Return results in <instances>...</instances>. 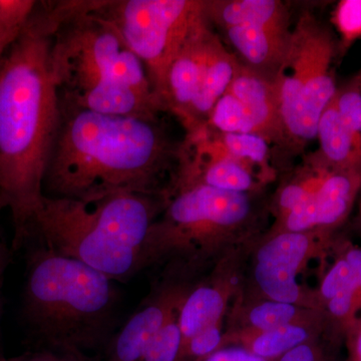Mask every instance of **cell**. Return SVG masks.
I'll return each mask as SVG.
<instances>
[{
    "label": "cell",
    "mask_w": 361,
    "mask_h": 361,
    "mask_svg": "<svg viewBox=\"0 0 361 361\" xmlns=\"http://www.w3.org/2000/svg\"><path fill=\"white\" fill-rule=\"evenodd\" d=\"M221 30L242 66L275 80L288 51L292 28L238 25Z\"/></svg>",
    "instance_id": "cell-14"
},
{
    "label": "cell",
    "mask_w": 361,
    "mask_h": 361,
    "mask_svg": "<svg viewBox=\"0 0 361 361\" xmlns=\"http://www.w3.org/2000/svg\"><path fill=\"white\" fill-rule=\"evenodd\" d=\"M68 0L37 1L0 66V211L11 212L13 249L25 246L44 199V178L59 118L52 35Z\"/></svg>",
    "instance_id": "cell-2"
},
{
    "label": "cell",
    "mask_w": 361,
    "mask_h": 361,
    "mask_svg": "<svg viewBox=\"0 0 361 361\" xmlns=\"http://www.w3.org/2000/svg\"><path fill=\"white\" fill-rule=\"evenodd\" d=\"M1 211H0V215H1ZM9 252L8 249L4 243V239H2L1 233H0V290H1L2 280H4V272L8 264Z\"/></svg>",
    "instance_id": "cell-30"
},
{
    "label": "cell",
    "mask_w": 361,
    "mask_h": 361,
    "mask_svg": "<svg viewBox=\"0 0 361 361\" xmlns=\"http://www.w3.org/2000/svg\"><path fill=\"white\" fill-rule=\"evenodd\" d=\"M176 310L149 344L142 361H176L182 349L183 337Z\"/></svg>",
    "instance_id": "cell-22"
},
{
    "label": "cell",
    "mask_w": 361,
    "mask_h": 361,
    "mask_svg": "<svg viewBox=\"0 0 361 361\" xmlns=\"http://www.w3.org/2000/svg\"><path fill=\"white\" fill-rule=\"evenodd\" d=\"M319 149L316 153L334 169L361 165V142L342 120L334 99L323 111L316 130Z\"/></svg>",
    "instance_id": "cell-16"
},
{
    "label": "cell",
    "mask_w": 361,
    "mask_h": 361,
    "mask_svg": "<svg viewBox=\"0 0 361 361\" xmlns=\"http://www.w3.org/2000/svg\"><path fill=\"white\" fill-rule=\"evenodd\" d=\"M280 361H315V356L310 346L301 344L285 353Z\"/></svg>",
    "instance_id": "cell-28"
},
{
    "label": "cell",
    "mask_w": 361,
    "mask_h": 361,
    "mask_svg": "<svg viewBox=\"0 0 361 361\" xmlns=\"http://www.w3.org/2000/svg\"><path fill=\"white\" fill-rule=\"evenodd\" d=\"M97 0H68L52 35L51 61L59 96L97 113L151 116L167 114L148 73Z\"/></svg>",
    "instance_id": "cell-3"
},
{
    "label": "cell",
    "mask_w": 361,
    "mask_h": 361,
    "mask_svg": "<svg viewBox=\"0 0 361 361\" xmlns=\"http://www.w3.org/2000/svg\"><path fill=\"white\" fill-rule=\"evenodd\" d=\"M94 11L142 61L163 103L169 68L204 16V0H97Z\"/></svg>",
    "instance_id": "cell-8"
},
{
    "label": "cell",
    "mask_w": 361,
    "mask_h": 361,
    "mask_svg": "<svg viewBox=\"0 0 361 361\" xmlns=\"http://www.w3.org/2000/svg\"><path fill=\"white\" fill-rule=\"evenodd\" d=\"M221 341H222V334H221L220 324L214 325V326L202 330L196 336L190 338L182 346L180 353L183 351H186L188 355L202 357V356L209 355L216 350L220 345Z\"/></svg>",
    "instance_id": "cell-25"
},
{
    "label": "cell",
    "mask_w": 361,
    "mask_h": 361,
    "mask_svg": "<svg viewBox=\"0 0 361 361\" xmlns=\"http://www.w3.org/2000/svg\"><path fill=\"white\" fill-rule=\"evenodd\" d=\"M204 13L220 30L238 25L292 28L288 6L279 0H204Z\"/></svg>",
    "instance_id": "cell-15"
},
{
    "label": "cell",
    "mask_w": 361,
    "mask_h": 361,
    "mask_svg": "<svg viewBox=\"0 0 361 361\" xmlns=\"http://www.w3.org/2000/svg\"><path fill=\"white\" fill-rule=\"evenodd\" d=\"M361 190V165L331 169L310 198L280 220L279 232L325 231L348 217Z\"/></svg>",
    "instance_id": "cell-11"
},
{
    "label": "cell",
    "mask_w": 361,
    "mask_h": 361,
    "mask_svg": "<svg viewBox=\"0 0 361 361\" xmlns=\"http://www.w3.org/2000/svg\"><path fill=\"white\" fill-rule=\"evenodd\" d=\"M258 196L201 183H177L142 246V270L169 259L188 266L198 264L224 236L257 222Z\"/></svg>",
    "instance_id": "cell-6"
},
{
    "label": "cell",
    "mask_w": 361,
    "mask_h": 361,
    "mask_svg": "<svg viewBox=\"0 0 361 361\" xmlns=\"http://www.w3.org/2000/svg\"><path fill=\"white\" fill-rule=\"evenodd\" d=\"M33 242L21 307L26 329L40 350L87 360V351L110 343L115 336L118 282Z\"/></svg>",
    "instance_id": "cell-4"
},
{
    "label": "cell",
    "mask_w": 361,
    "mask_h": 361,
    "mask_svg": "<svg viewBox=\"0 0 361 361\" xmlns=\"http://www.w3.org/2000/svg\"><path fill=\"white\" fill-rule=\"evenodd\" d=\"M228 90L244 104L261 137L277 149L276 158L287 154L274 80L240 65Z\"/></svg>",
    "instance_id": "cell-13"
},
{
    "label": "cell",
    "mask_w": 361,
    "mask_h": 361,
    "mask_svg": "<svg viewBox=\"0 0 361 361\" xmlns=\"http://www.w3.org/2000/svg\"><path fill=\"white\" fill-rule=\"evenodd\" d=\"M317 232H278L259 249L254 278L269 300L298 302L297 274L312 253Z\"/></svg>",
    "instance_id": "cell-10"
},
{
    "label": "cell",
    "mask_w": 361,
    "mask_h": 361,
    "mask_svg": "<svg viewBox=\"0 0 361 361\" xmlns=\"http://www.w3.org/2000/svg\"><path fill=\"white\" fill-rule=\"evenodd\" d=\"M334 23L341 37L342 47L361 39V0H342L334 11Z\"/></svg>",
    "instance_id": "cell-24"
},
{
    "label": "cell",
    "mask_w": 361,
    "mask_h": 361,
    "mask_svg": "<svg viewBox=\"0 0 361 361\" xmlns=\"http://www.w3.org/2000/svg\"><path fill=\"white\" fill-rule=\"evenodd\" d=\"M203 125L223 134L260 135L257 126L244 104L228 90L214 106Z\"/></svg>",
    "instance_id": "cell-18"
},
{
    "label": "cell",
    "mask_w": 361,
    "mask_h": 361,
    "mask_svg": "<svg viewBox=\"0 0 361 361\" xmlns=\"http://www.w3.org/2000/svg\"><path fill=\"white\" fill-rule=\"evenodd\" d=\"M225 47L204 13L171 63L161 97L166 111L182 128L189 122L214 63Z\"/></svg>",
    "instance_id": "cell-9"
},
{
    "label": "cell",
    "mask_w": 361,
    "mask_h": 361,
    "mask_svg": "<svg viewBox=\"0 0 361 361\" xmlns=\"http://www.w3.org/2000/svg\"><path fill=\"white\" fill-rule=\"evenodd\" d=\"M336 52L329 28L311 11H302L274 80L287 155H297L316 139L320 116L337 90L332 70Z\"/></svg>",
    "instance_id": "cell-7"
},
{
    "label": "cell",
    "mask_w": 361,
    "mask_h": 361,
    "mask_svg": "<svg viewBox=\"0 0 361 361\" xmlns=\"http://www.w3.org/2000/svg\"><path fill=\"white\" fill-rule=\"evenodd\" d=\"M166 202L165 196L133 193L89 203L44 196L27 243L39 242L118 283L128 282L142 270V246Z\"/></svg>",
    "instance_id": "cell-5"
},
{
    "label": "cell",
    "mask_w": 361,
    "mask_h": 361,
    "mask_svg": "<svg viewBox=\"0 0 361 361\" xmlns=\"http://www.w3.org/2000/svg\"><path fill=\"white\" fill-rule=\"evenodd\" d=\"M35 0H0V66L30 20Z\"/></svg>",
    "instance_id": "cell-20"
},
{
    "label": "cell",
    "mask_w": 361,
    "mask_h": 361,
    "mask_svg": "<svg viewBox=\"0 0 361 361\" xmlns=\"http://www.w3.org/2000/svg\"><path fill=\"white\" fill-rule=\"evenodd\" d=\"M185 293L182 288L168 289L145 302L111 338L108 361H142L164 323L179 310Z\"/></svg>",
    "instance_id": "cell-12"
},
{
    "label": "cell",
    "mask_w": 361,
    "mask_h": 361,
    "mask_svg": "<svg viewBox=\"0 0 361 361\" xmlns=\"http://www.w3.org/2000/svg\"><path fill=\"white\" fill-rule=\"evenodd\" d=\"M308 337V330L298 323L259 332L252 342V353L262 358L274 357L301 345Z\"/></svg>",
    "instance_id": "cell-19"
},
{
    "label": "cell",
    "mask_w": 361,
    "mask_h": 361,
    "mask_svg": "<svg viewBox=\"0 0 361 361\" xmlns=\"http://www.w3.org/2000/svg\"><path fill=\"white\" fill-rule=\"evenodd\" d=\"M59 118L45 168L44 195L94 202L133 193L168 197L179 173L182 137L164 116H116L59 97Z\"/></svg>",
    "instance_id": "cell-1"
},
{
    "label": "cell",
    "mask_w": 361,
    "mask_h": 361,
    "mask_svg": "<svg viewBox=\"0 0 361 361\" xmlns=\"http://www.w3.org/2000/svg\"><path fill=\"white\" fill-rule=\"evenodd\" d=\"M300 308L295 304L268 300L259 303L249 312V323L259 332L286 326L297 323Z\"/></svg>",
    "instance_id": "cell-21"
},
{
    "label": "cell",
    "mask_w": 361,
    "mask_h": 361,
    "mask_svg": "<svg viewBox=\"0 0 361 361\" xmlns=\"http://www.w3.org/2000/svg\"><path fill=\"white\" fill-rule=\"evenodd\" d=\"M334 101L342 120L361 142V71L348 84L337 87Z\"/></svg>",
    "instance_id": "cell-23"
},
{
    "label": "cell",
    "mask_w": 361,
    "mask_h": 361,
    "mask_svg": "<svg viewBox=\"0 0 361 361\" xmlns=\"http://www.w3.org/2000/svg\"><path fill=\"white\" fill-rule=\"evenodd\" d=\"M204 361H266L264 358L244 349L231 348L217 351Z\"/></svg>",
    "instance_id": "cell-26"
},
{
    "label": "cell",
    "mask_w": 361,
    "mask_h": 361,
    "mask_svg": "<svg viewBox=\"0 0 361 361\" xmlns=\"http://www.w3.org/2000/svg\"><path fill=\"white\" fill-rule=\"evenodd\" d=\"M348 329L350 330L351 348L355 361H361V318L355 319Z\"/></svg>",
    "instance_id": "cell-29"
},
{
    "label": "cell",
    "mask_w": 361,
    "mask_h": 361,
    "mask_svg": "<svg viewBox=\"0 0 361 361\" xmlns=\"http://www.w3.org/2000/svg\"><path fill=\"white\" fill-rule=\"evenodd\" d=\"M224 289L215 284H202L187 292L178 310L182 346L202 330L220 324L224 313Z\"/></svg>",
    "instance_id": "cell-17"
},
{
    "label": "cell",
    "mask_w": 361,
    "mask_h": 361,
    "mask_svg": "<svg viewBox=\"0 0 361 361\" xmlns=\"http://www.w3.org/2000/svg\"><path fill=\"white\" fill-rule=\"evenodd\" d=\"M0 361H87V360H78V358L68 357V356L54 355L49 351L39 350L37 353H26L20 357L0 358Z\"/></svg>",
    "instance_id": "cell-27"
}]
</instances>
